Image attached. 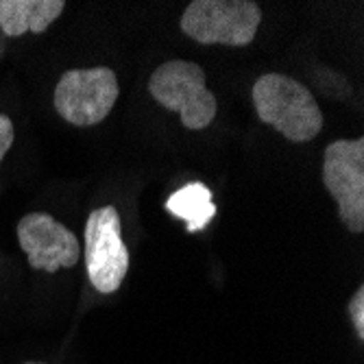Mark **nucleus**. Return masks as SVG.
<instances>
[{
  "instance_id": "nucleus-1",
  "label": "nucleus",
  "mask_w": 364,
  "mask_h": 364,
  "mask_svg": "<svg viewBox=\"0 0 364 364\" xmlns=\"http://www.w3.org/2000/svg\"><path fill=\"white\" fill-rule=\"evenodd\" d=\"M257 118L290 142H310L323 129V112L314 94L286 75H264L251 90Z\"/></svg>"
},
{
  "instance_id": "nucleus-2",
  "label": "nucleus",
  "mask_w": 364,
  "mask_h": 364,
  "mask_svg": "<svg viewBox=\"0 0 364 364\" xmlns=\"http://www.w3.org/2000/svg\"><path fill=\"white\" fill-rule=\"evenodd\" d=\"M149 92L161 107L177 112L186 129L201 131L216 118V96L205 85L203 68L194 61L161 63L149 79Z\"/></svg>"
},
{
  "instance_id": "nucleus-3",
  "label": "nucleus",
  "mask_w": 364,
  "mask_h": 364,
  "mask_svg": "<svg viewBox=\"0 0 364 364\" xmlns=\"http://www.w3.org/2000/svg\"><path fill=\"white\" fill-rule=\"evenodd\" d=\"M262 24V9L253 0H194L179 20L181 31L198 44L247 46Z\"/></svg>"
},
{
  "instance_id": "nucleus-4",
  "label": "nucleus",
  "mask_w": 364,
  "mask_h": 364,
  "mask_svg": "<svg viewBox=\"0 0 364 364\" xmlns=\"http://www.w3.org/2000/svg\"><path fill=\"white\" fill-rule=\"evenodd\" d=\"M118 77L112 68L96 65L87 70L63 73L55 94V112L75 127H94L103 122L118 101Z\"/></svg>"
},
{
  "instance_id": "nucleus-5",
  "label": "nucleus",
  "mask_w": 364,
  "mask_h": 364,
  "mask_svg": "<svg viewBox=\"0 0 364 364\" xmlns=\"http://www.w3.org/2000/svg\"><path fill=\"white\" fill-rule=\"evenodd\" d=\"M85 267L92 286L103 292H116L129 271V251L122 240V220L114 205L90 212L85 220Z\"/></svg>"
},
{
  "instance_id": "nucleus-6",
  "label": "nucleus",
  "mask_w": 364,
  "mask_h": 364,
  "mask_svg": "<svg viewBox=\"0 0 364 364\" xmlns=\"http://www.w3.org/2000/svg\"><path fill=\"white\" fill-rule=\"evenodd\" d=\"M323 183L351 234L364 231V140H336L325 149Z\"/></svg>"
},
{
  "instance_id": "nucleus-7",
  "label": "nucleus",
  "mask_w": 364,
  "mask_h": 364,
  "mask_svg": "<svg viewBox=\"0 0 364 364\" xmlns=\"http://www.w3.org/2000/svg\"><path fill=\"white\" fill-rule=\"evenodd\" d=\"M18 242L26 253L28 267L57 273L73 269L81 259V245L73 231L46 212H33L18 223Z\"/></svg>"
},
{
  "instance_id": "nucleus-8",
  "label": "nucleus",
  "mask_w": 364,
  "mask_h": 364,
  "mask_svg": "<svg viewBox=\"0 0 364 364\" xmlns=\"http://www.w3.org/2000/svg\"><path fill=\"white\" fill-rule=\"evenodd\" d=\"M65 9L63 0H0V26L5 36L44 33Z\"/></svg>"
},
{
  "instance_id": "nucleus-9",
  "label": "nucleus",
  "mask_w": 364,
  "mask_h": 364,
  "mask_svg": "<svg viewBox=\"0 0 364 364\" xmlns=\"http://www.w3.org/2000/svg\"><path fill=\"white\" fill-rule=\"evenodd\" d=\"M166 210L175 218H181L186 223L188 234H196V231L205 229L216 216L212 190L201 181H192L181 190L173 192L166 201Z\"/></svg>"
},
{
  "instance_id": "nucleus-10",
  "label": "nucleus",
  "mask_w": 364,
  "mask_h": 364,
  "mask_svg": "<svg viewBox=\"0 0 364 364\" xmlns=\"http://www.w3.org/2000/svg\"><path fill=\"white\" fill-rule=\"evenodd\" d=\"M349 316H351V323L355 327L358 338L362 341L364 338V288L362 286L355 290V294L349 301Z\"/></svg>"
},
{
  "instance_id": "nucleus-11",
  "label": "nucleus",
  "mask_w": 364,
  "mask_h": 364,
  "mask_svg": "<svg viewBox=\"0 0 364 364\" xmlns=\"http://www.w3.org/2000/svg\"><path fill=\"white\" fill-rule=\"evenodd\" d=\"M14 138H16V129H14L11 118L5 116V114H0V164H3L7 151L11 149Z\"/></svg>"
},
{
  "instance_id": "nucleus-12",
  "label": "nucleus",
  "mask_w": 364,
  "mask_h": 364,
  "mask_svg": "<svg viewBox=\"0 0 364 364\" xmlns=\"http://www.w3.org/2000/svg\"><path fill=\"white\" fill-rule=\"evenodd\" d=\"M26 364H44V362H26Z\"/></svg>"
}]
</instances>
